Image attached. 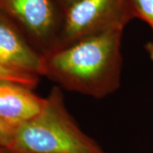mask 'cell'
<instances>
[{"mask_svg":"<svg viewBox=\"0 0 153 153\" xmlns=\"http://www.w3.org/2000/svg\"><path fill=\"white\" fill-rule=\"evenodd\" d=\"M133 19L129 0H80L66 10L53 50L111 30L124 29Z\"/></svg>","mask_w":153,"mask_h":153,"instance_id":"obj_3","label":"cell"},{"mask_svg":"<svg viewBox=\"0 0 153 153\" xmlns=\"http://www.w3.org/2000/svg\"><path fill=\"white\" fill-rule=\"evenodd\" d=\"M16 128L0 120V147L10 148Z\"/></svg>","mask_w":153,"mask_h":153,"instance_id":"obj_9","label":"cell"},{"mask_svg":"<svg viewBox=\"0 0 153 153\" xmlns=\"http://www.w3.org/2000/svg\"><path fill=\"white\" fill-rule=\"evenodd\" d=\"M0 153H16L11 149L6 147H0Z\"/></svg>","mask_w":153,"mask_h":153,"instance_id":"obj_12","label":"cell"},{"mask_svg":"<svg viewBox=\"0 0 153 153\" xmlns=\"http://www.w3.org/2000/svg\"><path fill=\"white\" fill-rule=\"evenodd\" d=\"M39 77L40 76L11 71L0 66V81L16 82L34 88L38 85Z\"/></svg>","mask_w":153,"mask_h":153,"instance_id":"obj_7","label":"cell"},{"mask_svg":"<svg viewBox=\"0 0 153 153\" xmlns=\"http://www.w3.org/2000/svg\"><path fill=\"white\" fill-rule=\"evenodd\" d=\"M0 11L42 55L55 49L66 13L57 0H0Z\"/></svg>","mask_w":153,"mask_h":153,"instance_id":"obj_4","label":"cell"},{"mask_svg":"<svg viewBox=\"0 0 153 153\" xmlns=\"http://www.w3.org/2000/svg\"><path fill=\"white\" fill-rule=\"evenodd\" d=\"M57 1L59 2V4L62 6V8L66 11L67 9H69L71 6L75 4L76 3H77L80 0H57Z\"/></svg>","mask_w":153,"mask_h":153,"instance_id":"obj_10","label":"cell"},{"mask_svg":"<svg viewBox=\"0 0 153 153\" xmlns=\"http://www.w3.org/2000/svg\"><path fill=\"white\" fill-rule=\"evenodd\" d=\"M10 149L16 153H107L77 125L59 86L50 90L38 114L16 128Z\"/></svg>","mask_w":153,"mask_h":153,"instance_id":"obj_2","label":"cell"},{"mask_svg":"<svg viewBox=\"0 0 153 153\" xmlns=\"http://www.w3.org/2000/svg\"><path fill=\"white\" fill-rule=\"evenodd\" d=\"M45 98L33 88L16 82L0 81V120L17 128L41 111Z\"/></svg>","mask_w":153,"mask_h":153,"instance_id":"obj_6","label":"cell"},{"mask_svg":"<svg viewBox=\"0 0 153 153\" xmlns=\"http://www.w3.org/2000/svg\"><path fill=\"white\" fill-rule=\"evenodd\" d=\"M146 51H147L150 59H151V60L153 62V40L152 42L148 43V44L146 45Z\"/></svg>","mask_w":153,"mask_h":153,"instance_id":"obj_11","label":"cell"},{"mask_svg":"<svg viewBox=\"0 0 153 153\" xmlns=\"http://www.w3.org/2000/svg\"><path fill=\"white\" fill-rule=\"evenodd\" d=\"M0 66L11 71L41 76L43 55L21 29L0 11Z\"/></svg>","mask_w":153,"mask_h":153,"instance_id":"obj_5","label":"cell"},{"mask_svg":"<svg viewBox=\"0 0 153 153\" xmlns=\"http://www.w3.org/2000/svg\"><path fill=\"white\" fill-rule=\"evenodd\" d=\"M123 30L82 38L44 55L41 76L60 88L93 98L113 94L121 83Z\"/></svg>","mask_w":153,"mask_h":153,"instance_id":"obj_1","label":"cell"},{"mask_svg":"<svg viewBox=\"0 0 153 153\" xmlns=\"http://www.w3.org/2000/svg\"><path fill=\"white\" fill-rule=\"evenodd\" d=\"M134 18L146 22L153 32V0H129Z\"/></svg>","mask_w":153,"mask_h":153,"instance_id":"obj_8","label":"cell"}]
</instances>
